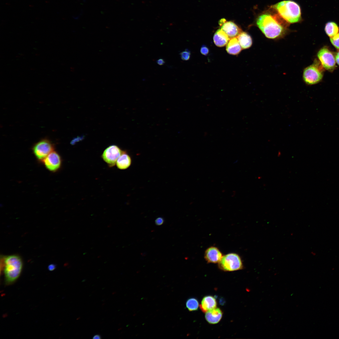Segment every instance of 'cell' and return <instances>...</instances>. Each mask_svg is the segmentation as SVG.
I'll list each match as a JSON object with an SVG mask.
<instances>
[{
    "label": "cell",
    "instance_id": "2e32d148",
    "mask_svg": "<svg viewBox=\"0 0 339 339\" xmlns=\"http://www.w3.org/2000/svg\"><path fill=\"white\" fill-rule=\"evenodd\" d=\"M131 163L132 159L130 156L123 151L117 160L116 164L119 169L125 170L129 167Z\"/></svg>",
    "mask_w": 339,
    "mask_h": 339
},
{
    "label": "cell",
    "instance_id": "9c48e42d",
    "mask_svg": "<svg viewBox=\"0 0 339 339\" xmlns=\"http://www.w3.org/2000/svg\"><path fill=\"white\" fill-rule=\"evenodd\" d=\"M42 161L46 168L53 172L58 171L62 166L61 158L58 153L54 151L50 153Z\"/></svg>",
    "mask_w": 339,
    "mask_h": 339
},
{
    "label": "cell",
    "instance_id": "5b68a950",
    "mask_svg": "<svg viewBox=\"0 0 339 339\" xmlns=\"http://www.w3.org/2000/svg\"><path fill=\"white\" fill-rule=\"evenodd\" d=\"M323 66L317 61L306 67L304 70L303 78L304 82L309 85L316 84L322 78Z\"/></svg>",
    "mask_w": 339,
    "mask_h": 339
},
{
    "label": "cell",
    "instance_id": "44dd1931",
    "mask_svg": "<svg viewBox=\"0 0 339 339\" xmlns=\"http://www.w3.org/2000/svg\"><path fill=\"white\" fill-rule=\"evenodd\" d=\"M180 55L182 60L187 61L189 59L191 56L190 51L187 49L180 53Z\"/></svg>",
    "mask_w": 339,
    "mask_h": 339
},
{
    "label": "cell",
    "instance_id": "277c9868",
    "mask_svg": "<svg viewBox=\"0 0 339 339\" xmlns=\"http://www.w3.org/2000/svg\"><path fill=\"white\" fill-rule=\"evenodd\" d=\"M218 268L225 272H232L243 268V261L240 256L235 253H230L223 255L218 263Z\"/></svg>",
    "mask_w": 339,
    "mask_h": 339
},
{
    "label": "cell",
    "instance_id": "6da1fadb",
    "mask_svg": "<svg viewBox=\"0 0 339 339\" xmlns=\"http://www.w3.org/2000/svg\"><path fill=\"white\" fill-rule=\"evenodd\" d=\"M276 15L268 13L260 15L256 24L266 37L271 39L280 37L286 33V29Z\"/></svg>",
    "mask_w": 339,
    "mask_h": 339
},
{
    "label": "cell",
    "instance_id": "30bf717a",
    "mask_svg": "<svg viewBox=\"0 0 339 339\" xmlns=\"http://www.w3.org/2000/svg\"><path fill=\"white\" fill-rule=\"evenodd\" d=\"M223 256L222 252L217 247L211 246L205 251L204 258L207 263L215 264L220 261Z\"/></svg>",
    "mask_w": 339,
    "mask_h": 339
},
{
    "label": "cell",
    "instance_id": "ac0fdd59",
    "mask_svg": "<svg viewBox=\"0 0 339 339\" xmlns=\"http://www.w3.org/2000/svg\"><path fill=\"white\" fill-rule=\"evenodd\" d=\"M325 30L326 34L331 38L338 33L339 29L336 23L330 21L326 24Z\"/></svg>",
    "mask_w": 339,
    "mask_h": 339
},
{
    "label": "cell",
    "instance_id": "52a82bcc",
    "mask_svg": "<svg viewBox=\"0 0 339 339\" xmlns=\"http://www.w3.org/2000/svg\"><path fill=\"white\" fill-rule=\"evenodd\" d=\"M317 55L324 68L330 72L334 70L336 67L335 57L328 48L324 47L321 48L318 52Z\"/></svg>",
    "mask_w": 339,
    "mask_h": 339
},
{
    "label": "cell",
    "instance_id": "cb8c5ba5",
    "mask_svg": "<svg viewBox=\"0 0 339 339\" xmlns=\"http://www.w3.org/2000/svg\"><path fill=\"white\" fill-rule=\"evenodd\" d=\"M156 62L159 65H162L165 63V61L162 58H160Z\"/></svg>",
    "mask_w": 339,
    "mask_h": 339
},
{
    "label": "cell",
    "instance_id": "ba28073f",
    "mask_svg": "<svg viewBox=\"0 0 339 339\" xmlns=\"http://www.w3.org/2000/svg\"><path fill=\"white\" fill-rule=\"evenodd\" d=\"M123 152L117 146L112 145L105 150L102 157L109 166L112 167L115 165L118 158Z\"/></svg>",
    "mask_w": 339,
    "mask_h": 339
},
{
    "label": "cell",
    "instance_id": "603a6c76",
    "mask_svg": "<svg viewBox=\"0 0 339 339\" xmlns=\"http://www.w3.org/2000/svg\"><path fill=\"white\" fill-rule=\"evenodd\" d=\"M164 222V219L161 217L157 218L155 221V223L157 226H160L162 225Z\"/></svg>",
    "mask_w": 339,
    "mask_h": 339
},
{
    "label": "cell",
    "instance_id": "ffe728a7",
    "mask_svg": "<svg viewBox=\"0 0 339 339\" xmlns=\"http://www.w3.org/2000/svg\"><path fill=\"white\" fill-rule=\"evenodd\" d=\"M332 45L336 49H339V33L332 38H330Z\"/></svg>",
    "mask_w": 339,
    "mask_h": 339
},
{
    "label": "cell",
    "instance_id": "7402d4cb",
    "mask_svg": "<svg viewBox=\"0 0 339 339\" xmlns=\"http://www.w3.org/2000/svg\"><path fill=\"white\" fill-rule=\"evenodd\" d=\"M200 52L202 54L206 56L208 54L209 50L206 46L203 45L201 48Z\"/></svg>",
    "mask_w": 339,
    "mask_h": 339
},
{
    "label": "cell",
    "instance_id": "484cf974",
    "mask_svg": "<svg viewBox=\"0 0 339 339\" xmlns=\"http://www.w3.org/2000/svg\"><path fill=\"white\" fill-rule=\"evenodd\" d=\"M55 268V266L54 264L50 265L48 266V269L50 271L53 270Z\"/></svg>",
    "mask_w": 339,
    "mask_h": 339
},
{
    "label": "cell",
    "instance_id": "5bb4252c",
    "mask_svg": "<svg viewBox=\"0 0 339 339\" xmlns=\"http://www.w3.org/2000/svg\"><path fill=\"white\" fill-rule=\"evenodd\" d=\"M230 39L228 35L221 29H218L216 31L213 37L214 44L219 47L226 45Z\"/></svg>",
    "mask_w": 339,
    "mask_h": 339
},
{
    "label": "cell",
    "instance_id": "83f0119b",
    "mask_svg": "<svg viewBox=\"0 0 339 339\" xmlns=\"http://www.w3.org/2000/svg\"><path fill=\"white\" fill-rule=\"evenodd\" d=\"M93 338V339H100L101 338V336L98 334H97L94 335Z\"/></svg>",
    "mask_w": 339,
    "mask_h": 339
},
{
    "label": "cell",
    "instance_id": "d6986e66",
    "mask_svg": "<svg viewBox=\"0 0 339 339\" xmlns=\"http://www.w3.org/2000/svg\"><path fill=\"white\" fill-rule=\"evenodd\" d=\"M186 305L188 310L191 312L197 310L199 307L198 300L193 297L189 298L187 300Z\"/></svg>",
    "mask_w": 339,
    "mask_h": 339
},
{
    "label": "cell",
    "instance_id": "4316f807",
    "mask_svg": "<svg viewBox=\"0 0 339 339\" xmlns=\"http://www.w3.org/2000/svg\"><path fill=\"white\" fill-rule=\"evenodd\" d=\"M226 22V20L224 19H221L219 22V24L220 26H222Z\"/></svg>",
    "mask_w": 339,
    "mask_h": 339
},
{
    "label": "cell",
    "instance_id": "e0dca14e",
    "mask_svg": "<svg viewBox=\"0 0 339 339\" xmlns=\"http://www.w3.org/2000/svg\"><path fill=\"white\" fill-rule=\"evenodd\" d=\"M239 43L243 49L249 48L252 44V40L250 36L247 33L241 32L236 37Z\"/></svg>",
    "mask_w": 339,
    "mask_h": 339
},
{
    "label": "cell",
    "instance_id": "7c38bea8",
    "mask_svg": "<svg viewBox=\"0 0 339 339\" xmlns=\"http://www.w3.org/2000/svg\"><path fill=\"white\" fill-rule=\"evenodd\" d=\"M223 315V312L221 309L216 308L206 312L205 317L206 321L209 324H214L220 321Z\"/></svg>",
    "mask_w": 339,
    "mask_h": 339
},
{
    "label": "cell",
    "instance_id": "d4e9b609",
    "mask_svg": "<svg viewBox=\"0 0 339 339\" xmlns=\"http://www.w3.org/2000/svg\"><path fill=\"white\" fill-rule=\"evenodd\" d=\"M335 59L336 62L339 66V51L337 52L335 55Z\"/></svg>",
    "mask_w": 339,
    "mask_h": 339
},
{
    "label": "cell",
    "instance_id": "8992f818",
    "mask_svg": "<svg viewBox=\"0 0 339 339\" xmlns=\"http://www.w3.org/2000/svg\"><path fill=\"white\" fill-rule=\"evenodd\" d=\"M54 147L49 140L44 139L35 144L32 151L35 157L42 161L50 153L53 151Z\"/></svg>",
    "mask_w": 339,
    "mask_h": 339
},
{
    "label": "cell",
    "instance_id": "8fae6325",
    "mask_svg": "<svg viewBox=\"0 0 339 339\" xmlns=\"http://www.w3.org/2000/svg\"><path fill=\"white\" fill-rule=\"evenodd\" d=\"M221 29L230 39L237 37L242 31L235 23L231 21H226L221 26Z\"/></svg>",
    "mask_w": 339,
    "mask_h": 339
},
{
    "label": "cell",
    "instance_id": "9a60e30c",
    "mask_svg": "<svg viewBox=\"0 0 339 339\" xmlns=\"http://www.w3.org/2000/svg\"><path fill=\"white\" fill-rule=\"evenodd\" d=\"M241 50L242 48L236 37L230 39L226 45V50L230 54L237 55Z\"/></svg>",
    "mask_w": 339,
    "mask_h": 339
},
{
    "label": "cell",
    "instance_id": "4fadbf2b",
    "mask_svg": "<svg viewBox=\"0 0 339 339\" xmlns=\"http://www.w3.org/2000/svg\"><path fill=\"white\" fill-rule=\"evenodd\" d=\"M217 302L216 298L212 295H207L202 299L200 308L201 311L206 313L210 310L216 308Z\"/></svg>",
    "mask_w": 339,
    "mask_h": 339
},
{
    "label": "cell",
    "instance_id": "7a4b0ae2",
    "mask_svg": "<svg viewBox=\"0 0 339 339\" xmlns=\"http://www.w3.org/2000/svg\"><path fill=\"white\" fill-rule=\"evenodd\" d=\"M5 281L7 284H12L19 277L23 268L22 258L18 255L3 256Z\"/></svg>",
    "mask_w": 339,
    "mask_h": 339
},
{
    "label": "cell",
    "instance_id": "3957f363",
    "mask_svg": "<svg viewBox=\"0 0 339 339\" xmlns=\"http://www.w3.org/2000/svg\"><path fill=\"white\" fill-rule=\"evenodd\" d=\"M279 14L286 22L290 23H297L301 18L300 6L291 0L283 1L273 6Z\"/></svg>",
    "mask_w": 339,
    "mask_h": 339
}]
</instances>
